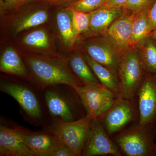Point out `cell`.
I'll return each instance as SVG.
<instances>
[{"mask_svg":"<svg viewBox=\"0 0 156 156\" xmlns=\"http://www.w3.org/2000/svg\"><path fill=\"white\" fill-rule=\"evenodd\" d=\"M107 0H76L66 7L68 9L79 11L89 13L99 9Z\"/></svg>","mask_w":156,"mask_h":156,"instance_id":"obj_25","label":"cell"},{"mask_svg":"<svg viewBox=\"0 0 156 156\" xmlns=\"http://www.w3.org/2000/svg\"><path fill=\"white\" fill-rule=\"evenodd\" d=\"M155 0H127L123 8L136 14L147 8L151 7Z\"/></svg>","mask_w":156,"mask_h":156,"instance_id":"obj_26","label":"cell"},{"mask_svg":"<svg viewBox=\"0 0 156 156\" xmlns=\"http://www.w3.org/2000/svg\"><path fill=\"white\" fill-rule=\"evenodd\" d=\"M1 91L11 95L18 102L29 116L37 119L41 116V110L37 98L28 87L14 82H1Z\"/></svg>","mask_w":156,"mask_h":156,"instance_id":"obj_10","label":"cell"},{"mask_svg":"<svg viewBox=\"0 0 156 156\" xmlns=\"http://www.w3.org/2000/svg\"><path fill=\"white\" fill-rule=\"evenodd\" d=\"M135 14L124 9L122 14L114 21L107 33L123 52L131 47Z\"/></svg>","mask_w":156,"mask_h":156,"instance_id":"obj_14","label":"cell"},{"mask_svg":"<svg viewBox=\"0 0 156 156\" xmlns=\"http://www.w3.org/2000/svg\"><path fill=\"white\" fill-rule=\"evenodd\" d=\"M43 2L50 3L53 5H60L63 3L69 2H74L76 0H41Z\"/></svg>","mask_w":156,"mask_h":156,"instance_id":"obj_31","label":"cell"},{"mask_svg":"<svg viewBox=\"0 0 156 156\" xmlns=\"http://www.w3.org/2000/svg\"><path fill=\"white\" fill-rule=\"evenodd\" d=\"M49 17L48 12L38 10L24 14L14 20L13 27L15 34L35 27L47 22Z\"/></svg>","mask_w":156,"mask_h":156,"instance_id":"obj_21","label":"cell"},{"mask_svg":"<svg viewBox=\"0 0 156 156\" xmlns=\"http://www.w3.org/2000/svg\"><path fill=\"white\" fill-rule=\"evenodd\" d=\"M22 43L29 48L46 49L49 48L50 42L47 33L44 30H37L26 35Z\"/></svg>","mask_w":156,"mask_h":156,"instance_id":"obj_23","label":"cell"},{"mask_svg":"<svg viewBox=\"0 0 156 156\" xmlns=\"http://www.w3.org/2000/svg\"><path fill=\"white\" fill-rule=\"evenodd\" d=\"M144 68L148 74L156 75V41L147 37L136 45Z\"/></svg>","mask_w":156,"mask_h":156,"instance_id":"obj_19","label":"cell"},{"mask_svg":"<svg viewBox=\"0 0 156 156\" xmlns=\"http://www.w3.org/2000/svg\"><path fill=\"white\" fill-rule=\"evenodd\" d=\"M72 151L64 143L60 142L50 156H74Z\"/></svg>","mask_w":156,"mask_h":156,"instance_id":"obj_27","label":"cell"},{"mask_svg":"<svg viewBox=\"0 0 156 156\" xmlns=\"http://www.w3.org/2000/svg\"><path fill=\"white\" fill-rule=\"evenodd\" d=\"M84 56L100 83L119 97L120 85L118 75L108 68L93 60L87 53H85Z\"/></svg>","mask_w":156,"mask_h":156,"instance_id":"obj_18","label":"cell"},{"mask_svg":"<svg viewBox=\"0 0 156 156\" xmlns=\"http://www.w3.org/2000/svg\"><path fill=\"white\" fill-rule=\"evenodd\" d=\"M127 0H107L106 2L101 6V8H114L123 7Z\"/></svg>","mask_w":156,"mask_h":156,"instance_id":"obj_30","label":"cell"},{"mask_svg":"<svg viewBox=\"0 0 156 156\" xmlns=\"http://www.w3.org/2000/svg\"><path fill=\"white\" fill-rule=\"evenodd\" d=\"M29 0H1V4L5 8H13L18 7Z\"/></svg>","mask_w":156,"mask_h":156,"instance_id":"obj_29","label":"cell"},{"mask_svg":"<svg viewBox=\"0 0 156 156\" xmlns=\"http://www.w3.org/2000/svg\"><path fill=\"white\" fill-rule=\"evenodd\" d=\"M69 65L73 72L85 86L101 85L84 57V54L77 52L69 59Z\"/></svg>","mask_w":156,"mask_h":156,"instance_id":"obj_17","label":"cell"},{"mask_svg":"<svg viewBox=\"0 0 156 156\" xmlns=\"http://www.w3.org/2000/svg\"><path fill=\"white\" fill-rule=\"evenodd\" d=\"M151 7L135 14L133 25L131 47L136 46L143 39L148 37L151 32L149 21V12Z\"/></svg>","mask_w":156,"mask_h":156,"instance_id":"obj_22","label":"cell"},{"mask_svg":"<svg viewBox=\"0 0 156 156\" xmlns=\"http://www.w3.org/2000/svg\"><path fill=\"white\" fill-rule=\"evenodd\" d=\"M156 125L138 123L112 138L122 153L128 156H154Z\"/></svg>","mask_w":156,"mask_h":156,"instance_id":"obj_2","label":"cell"},{"mask_svg":"<svg viewBox=\"0 0 156 156\" xmlns=\"http://www.w3.org/2000/svg\"><path fill=\"white\" fill-rule=\"evenodd\" d=\"M83 40V46L87 55L118 75L124 52L114 41L107 34Z\"/></svg>","mask_w":156,"mask_h":156,"instance_id":"obj_5","label":"cell"},{"mask_svg":"<svg viewBox=\"0 0 156 156\" xmlns=\"http://www.w3.org/2000/svg\"><path fill=\"white\" fill-rule=\"evenodd\" d=\"M92 117L86 115L70 122L58 121L52 132L72 151L75 156L82 155Z\"/></svg>","mask_w":156,"mask_h":156,"instance_id":"obj_7","label":"cell"},{"mask_svg":"<svg viewBox=\"0 0 156 156\" xmlns=\"http://www.w3.org/2000/svg\"><path fill=\"white\" fill-rule=\"evenodd\" d=\"M72 14V23L76 41L88 29L92 16V12H79L70 9Z\"/></svg>","mask_w":156,"mask_h":156,"instance_id":"obj_24","label":"cell"},{"mask_svg":"<svg viewBox=\"0 0 156 156\" xmlns=\"http://www.w3.org/2000/svg\"><path fill=\"white\" fill-rule=\"evenodd\" d=\"M26 145L34 156H50L61 141L51 132H31L23 129Z\"/></svg>","mask_w":156,"mask_h":156,"instance_id":"obj_13","label":"cell"},{"mask_svg":"<svg viewBox=\"0 0 156 156\" xmlns=\"http://www.w3.org/2000/svg\"><path fill=\"white\" fill-rule=\"evenodd\" d=\"M124 11L123 7H100L92 11L89 27L79 39L84 40L106 34L110 26Z\"/></svg>","mask_w":156,"mask_h":156,"instance_id":"obj_12","label":"cell"},{"mask_svg":"<svg viewBox=\"0 0 156 156\" xmlns=\"http://www.w3.org/2000/svg\"><path fill=\"white\" fill-rule=\"evenodd\" d=\"M148 17L150 27L152 31L156 29V0L150 9Z\"/></svg>","mask_w":156,"mask_h":156,"instance_id":"obj_28","label":"cell"},{"mask_svg":"<svg viewBox=\"0 0 156 156\" xmlns=\"http://www.w3.org/2000/svg\"><path fill=\"white\" fill-rule=\"evenodd\" d=\"M23 129L0 126V156H34L26 145L23 138Z\"/></svg>","mask_w":156,"mask_h":156,"instance_id":"obj_11","label":"cell"},{"mask_svg":"<svg viewBox=\"0 0 156 156\" xmlns=\"http://www.w3.org/2000/svg\"><path fill=\"white\" fill-rule=\"evenodd\" d=\"M80 98L86 115L100 118L111 107L117 96L102 85L78 86L73 89Z\"/></svg>","mask_w":156,"mask_h":156,"instance_id":"obj_6","label":"cell"},{"mask_svg":"<svg viewBox=\"0 0 156 156\" xmlns=\"http://www.w3.org/2000/svg\"><path fill=\"white\" fill-rule=\"evenodd\" d=\"M56 23L61 40L65 45L72 48L76 41L72 23V11L67 8L57 13Z\"/></svg>","mask_w":156,"mask_h":156,"instance_id":"obj_20","label":"cell"},{"mask_svg":"<svg viewBox=\"0 0 156 156\" xmlns=\"http://www.w3.org/2000/svg\"><path fill=\"white\" fill-rule=\"evenodd\" d=\"M25 61L38 83L45 89L64 85L74 89L83 84L76 77L67 62L58 58L27 56Z\"/></svg>","mask_w":156,"mask_h":156,"instance_id":"obj_1","label":"cell"},{"mask_svg":"<svg viewBox=\"0 0 156 156\" xmlns=\"http://www.w3.org/2000/svg\"><path fill=\"white\" fill-rule=\"evenodd\" d=\"M138 124L156 125V75L147 74L136 95Z\"/></svg>","mask_w":156,"mask_h":156,"instance_id":"obj_9","label":"cell"},{"mask_svg":"<svg viewBox=\"0 0 156 156\" xmlns=\"http://www.w3.org/2000/svg\"><path fill=\"white\" fill-rule=\"evenodd\" d=\"M106 132L111 138L139 122L137 98L117 97L108 110L100 118Z\"/></svg>","mask_w":156,"mask_h":156,"instance_id":"obj_4","label":"cell"},{"mask_svg":"<svg viewBox=\"0 0 156 156\" xmlns=\"http://www.w3.org/2000/svg\"><path fill=\"white\" fill-rule=\"evenodd\" d=\"M107 155L122 156V154L106 132L100 118L92 119L89 125L81 156Z\"/></svg>","mask_w":156,"mask_h":156,"instance_id":"obj_8","label":"cell"},{"mask_svg":"<svg viewBox=\"0 0 156 156\" xmlns=\"http://www.w3.org/2000/svg\"><path fill=\"white\" fill-rule=\"evenodd\" d=\"M147 74L136 46L130 47L123 53L118 70L120 85L119 96L136 99Z\"/></svg>","mask_w":156,"mask_h":156,"instance_id":"obj_3","label":"cell"},{"mask_svg":"<svg viewBox=\"0 0 156 156\" xmlns=\"http://www.w3.org/2000/svg\"><path fill=\"white\" fill-rule=\"evenodd\" d=\"M148 36L154 39L156 41V29L152 31L149 34Z\"/></svg>","mask_w":156,"mask_h":156,"instance_id":"obj_32","label":"cell"},{"mask_svg":"<svg viewBox=\"0 0 156 156\" xmlns=\"http://www.w3.org/2000/svg\"><path fill=\"white\" fill-rule=\"evenodd\" d=\"M44 97L48 109L53 117L64 122L75 120L69 103L59 93L48 89L45 92Z\"/></svg>","mask_w":156,"mask_h":156,"instance_id":"obj_15","label":"cell"},{"mask_svg":"<svg viewBox=\"0 0 156 156\" xmlns=\"http://www.w3.org/2000/svg\"><path fill=\"white\" fill-rule=\"evenodd\" d=\"M0 70L2 72L27 78L28 73L21 57L14 48L7 47L0 58Z\"/></svg>","mask_w":156,"mask_h":156,"instance_id":"obj_16","label":"cell"},{"mask_svg":"<svg viewBox=\"0 0 156 156\" xmlns=\"http://www.w3.org/2000/svg\"><path fill=\"white\" fill-rule=\"evenodd\" d=\"M154 154L155 155V156H156V144L154 148Z\"/></svg>","mask_w":156,"mask_h":156,"instance_id":"obj_33","label":"cell"}]
</instances>
